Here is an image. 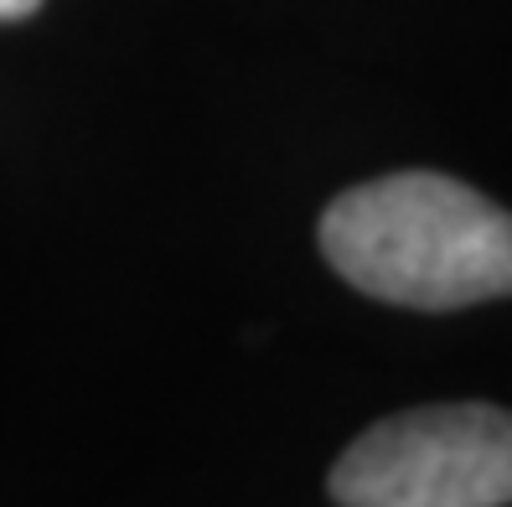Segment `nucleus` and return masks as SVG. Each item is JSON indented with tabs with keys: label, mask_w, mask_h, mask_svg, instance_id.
Wrapping results in <instances>:
<instances>
[{
	"label": "nucleus",
	"mask_w": 512,
	"mask_h": 507,
	"mask_svg": "<svg viewBox=\"0 0 512 507\" xmlns=\"http://www.w3.org/2000/svg\"><path fill=\"white\" fill-rule=\"evenodd\" d=\"M321 254L373 301L456 311L512 295V213L456 176L399 171L321 213Z\"/></svg>",
	"instance_id": "f257e3e1"
},
{
	"label": "nucleus",
	"mask_w": 512,
	"mask_h": 507,
	"mask_svg": "<svg viewBox=\"0 0 512 507\" xmlns=\"http://www.w3.org/2000/svg\"><path fill=\"white\" fill-rule=\"evenodd\" d=\"M342 507H507L512 409L430 404L388 414L331 466Z\"/></svg>",
	"instance_id": "f03ea898"
},
{
	"label": "nucleus",
	"mask_w": 512,
	"mask_h": 507,
	"mask_svg": "<svg viewBox=\"0 0 512 507\" xmlns=\"http://www.w3.org/2000/svg\"><path fill=\"white\" fill-rule=\"evenodd\" d=\"M42 0H0V21H16V16H32Z\"/></svg>",
	"instance_id": "7ed1b4c3"
}]
</instances>
